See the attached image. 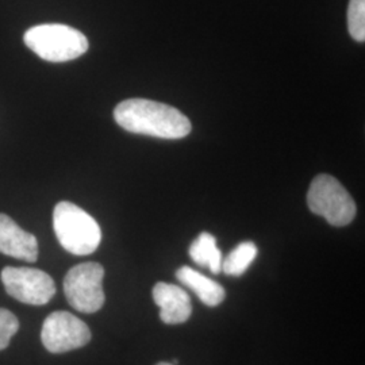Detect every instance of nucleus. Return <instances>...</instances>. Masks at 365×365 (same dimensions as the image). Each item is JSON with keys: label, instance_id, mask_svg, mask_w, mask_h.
<instances>
[{"label": "nucleus", "instance_id": "1", "mask_svg": "<svg viewBox=\"0 0 365 365\" xmlns=\"http://www.w3.org/2000/svg\"><path fill=\"white\" fill-rule=\"evenodd\" d=\"M118 125L134 134L180 140L191 133L190 119L178 108L149 99H128L114 110Z\"/></svg>", "mask_w": 365, "mask_h": 365}, {"label": "nucleus", "instance_id": "2", "mask_svg": "<svg viewBox=\"0 0 365 365\" xmlns=\"http://www.w3.org/2000/svg\"><path fill=\"white\" fill-rule=\"evenodd\" d=\"M53 229L60 245L75 256L91 255L102 241L98 222L87 211L66 200L54 207Z\"/></svg>", "mask_w": 365, "mask_h": 365}, {"label": "nucleus", "instance_id": "3", "mask_svg": "<svg viewBox=\"0 0 365 365\" xmlns=\"http://www.w3.org/2000/svg\"><path fill=\"white\" fill-rule=\"evenodd\" d=\"M30 51L45 61L66 63L88 51V39L73 27L46 24L30 27L24 36Z\"/></svg>", "mask_w": 365, "mask_h": 365}, {"label": "nucleus", "instance_id": "4", "mask_svg": "<svg viewBox=\"0 0 365 365\" xmlns=\"http://www.w3.org/2000/svg\"><path fill=\"white\" fill-rule=\"evenodd\" d=\"M307 205L312 212L336 227L349 225L357 212L356 203L346 188L327 173L314 178L307 192Z\"/></svg>", "mask_w": 365, "mask_h": 365}, {"label": "nucleus", "instance_id": "5", "mask_svg": "<svg viewBox=\"0 0 365 365\" xmlns=\"http://www.w3.org/2000/svg\"><path fill=\"white\" fill-rule=\"evenodd\" d=\"M105 268L98 262H83L71 268L64 279L68 303L80 313L99 312L105 304Z\"/></svg>", "mask_w": 365, "mask_h": 365}, {"label": "nucleus", "instance_id": "6", "mask_svg": "<svg viewBox=\"0 0 365 365\" xmlns=\"http://www.w3.org/2000/svg\"><path fill=\"white\" fill-rule=\"evenodd\" d=\"M0 277L7 294L26 304H46L56 294L52 277L37 268L6 267Z\"/></svg>", "mask_w": 365, "mask_h": 365}, {"label": "nucleus", "instance_id": "7", "mask_svg": "<svg viewBox=\"0 0 365 365\" xmlns=\"http://www.w3.org/2000/svg\"><path fill=\"white\" fill-rule=\"evenodd\" d=\"M41 341L48 352H71L86 346L91 341V330L76 315L54 312L43 321Z\"/></svg>", "mask_w": 365, "mask_h": 365}, {"label": "nucleus", "instance_id": "8", "mask_svg": "<svg viewBox=\"0 0 365 365\" xmlns=\"http://www.w3.org/2000/svg\"><path fill=\"white\" fill-rule=\"evenodd\" d=\"M0 253L18 260L36 262L38 259V242L6 214H0Z\"/></svg>", "mask_w": 365, "mask_h": 365}, {"label": "nucleus", "instance_id": "9", "mask_svg": "<svg viewBox=\"0 0 365 365\" xmlns=\"http://www.w3.org/2000/svg\"><path fill=\"white\" fill-rule=\"evenodd\" d=\"M152 295L160 307V318L164 324L178 325L190 319L192 304L190 295L182 288L160 282L153 287Z\"/></svg>", "mask_w": 365, "mask_h": 365}, {"label": "nucleus", "instance_id": "10", "mask_svg": "<svg viewBox=\"0 0 365 365\" xmlns=\"http://www.w3.org/2000/svg\"><path fill=\"white\" fill-rule=\"evenodd\" d=\"M176 277L185 287L192 289L206 306L215 307L225 300V288L212 279H209L207 276L192 269L191 267L179 268L176 272Z\"/></svg>", "mask_w": 365, "mask_h": 365}, {"label": "nucleus", "instance_id": "11", "mask_svg": "<svg viewBox=\"0 0 365 365\" xmlns=\"http://www.w3.org/2000/svg\"><path fill=\"white\" fill-rule=\"evenodd\" d=\"M190 256L197 265L209 268L211 274L222 272V253L214 235L206 232L199 235L190 247Z\"/></svg>", "mask_w": 365, "mask_h": 365}, {"label": "nucleus", "instance_id": "12", "mask_svg": "<svg viewBox=\"0 0 365 365\" xmlns=\"http://www.w3.org/2000/svg\"><path fill=\"white\" fill-rule=\"evenodd\" d=\"M257 253L259 250L253 242H241L222 260V271L229 276H241L248 271Z\"/></svg>", "mask_w": 365, "mask_h": 365}, {"label": "nucleus", "instance_id": "13", "mask_svg": "<svg viewBox=\"0 0 365 365\" xmlns=\"http://www.w3.org/2000/svg\"><path fill=\"white\" fill-rule=\"evenodd\" d=\"M348 30L357 42L365 41V0H351L348 6Z\"/></svg>", "mask_w": 365, "mask_h": 365}, {"label": "nucleus", "instance_id": "14", "mask_svg": "<svg viewBox=\"0 0 365 365\" xmlns=\"http://www.w3.org/2000/svg\"><path fill=\"white\" fill-rule=\"evenodd\" d=\"M19 330V321L11 312L0 309V351L6 349L16 331Z\"/></svg>", "mask_w": 365, "mask_h": 365}, {"label": "nucleus", "instance_id": "15", "mask_svg": "<svg viewBox=\"0 0 365 365\" xmlns=\"http://www.w3.org/2000/svg\"><path fill=\"white\" fill-rule=\"evenodd\" d=\"M156 365H173L172 363H158V364Z\"/></svg>", "mask_w": 365, "mask_h": 365}]
</instances>
